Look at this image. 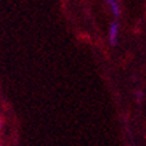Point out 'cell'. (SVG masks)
Instances as JSON below:
<instances>
[{"label":"cell","mask_w":146,"mask_h":146,"mask_svg":"<svg viewBox=\"0 0 146 146\" xmlns=\"http://www.w3.org/2000/svg\"><path fill=\"white\" fill-rule=\"evenodd\" d=\"M109 39H110V43L113 46L117 44V40H118V23L117 22L111 23L110 31H109Z\"/></svg>","instance_id":"obj_1"},{"label":"cell","mask_w":146,"mask_h":146,"mask_svg":"<svg viewBox=\"0 0 146 146\" xmlns=\"http://www.w3.org/2000/svg\"><path fill=\"white\" fill-rule=\"evenodd\" d=\"M110 7H111V11L114 13V16H119L121 15V8L117 1H110Z\"/></svg>","instance_id":"obj_2"},{"label":"cell","mask_w":146,"mask_h":146,"mask_svg":"<svg viewBox=\"0 0 146 146\" xmlns=\"http://www.w3.org/2000/svg\"><path fill=\"white\" fill-rule=\"evenodd\" d=\"M0 127H1V119H0Z\"/></svg>","instance_id":"obj_3"}]
</instances>
